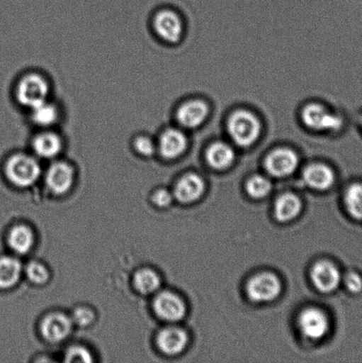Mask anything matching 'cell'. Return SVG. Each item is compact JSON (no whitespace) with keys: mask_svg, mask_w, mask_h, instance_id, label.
Segmentation results:
<instances>
[{"mask_svg":"<svg viewBox=\"0 0 362 363\" xmlns=\"http://www.w3.org/2000/svg\"><path fill=\"white\" fill-rule=\"evenodd\" d=\"M228 133L234 143L241 147H248L260 137L261 124L253 113L239 110L230 117Z\"/></svg>","mask_w":362,"mask_h":363,"instance_id":"6da1fadb","label":"cell"},{"mask_svg":"<svg viewBox=\"0 0 362 363\" xmlns=\"http://www.w3.org/2000/svg\"><path fill=\"white\" fill-rule=\"evenodd\" d=\"M9 179L19 187H28L38 181L41 174L40 165L34 157L18 154L9 160L6 166Z\"/></svg>","mask_w":362,"mask_h":363,"instance_id":"7a4b0ae2","label":"cell"},{"mask_svg":"<svg viewBox=\"0 0 362 363\" xmlns=\"http://www.w3.org/2000/svg\"><path fill=\"white\" fill-rule=\"evenodd\" d=\"M49 84L45 78L37 74H30L20 81L17 87V99L21 105L34 108L47 101Z\"/></svg>","mask_w":362,"mask_h":363,"instance_id":"3957f363","label":"cell"},{"mask_svg":"<svg viewBox=\"0 0 362 363\" xmlns=\"http://www.w3.org/2000/svg\"><path fill=\"white\" fill-rule=\"evenodd\" d=\"M302 121L307 128L319 131H338L342 129L343 119L319 104L307 105L302 111Z\"/></svg>","mask_w":362,"mask_h":363,"instance_id":"277c9868","label":"cell"},{"mask_svg":"<svg viewBox=\"0 0 362 363\" xmlns=\"http://www.w3.org/2000/svg\"><path fill=\"white\" fill-rule=\"evenodd\" d=\"M281 291L278 277L271 273H261L250 280L247 286L248 296L254 301H273Z\"/></svg>","mask_w":362,"mask_h":363,"instance_id":"5b68a950","label":"cell"},{"mask_svg":"<svg viewBox=\"0 0 362 363\" xmlns=\"http://www.w3.org/2000/svg\"><path fill=\"white\" fill-rule=\"evenodd\" d=\"M299 158L295 152L287 148H279L269 154L265 167L272 176L283 177L290 175L297 169Z\"/></svg>","mask_w":362,"mask_h":363,"instance_id":"8992f818","label":"cell"},{"mask_svg":"<svg viewBox=\"0 0 362 363\" xmlns=\"http://www.w3.org/2000/svg\"><path fill=\"white\" fill-rule=\"evenodd\" d=\"M156 33L163 40L168 43H176L183 34V23L180 17L170 10H162L154 18Z\"/></svg>","mask_w":362,"mask_h":363,"instance_id":"52a82bcc","label":"cell"},{"mask_svg":"<svg viewBox=\"0 0 362 363\" xmlns=\"http://www.w3.org/2000/svg\"><path fill=\"white\" fill-rule=\"evenodd\" d=\"M300 327L304 335L311 340L322 339L329 330V321L324 312L307 308L300 315Z\"/></svg>","mask_w":362,"mask_h":363,"instance_id":"ba28073f","label":"cell"},{"mask_svg":"<svg viewBox=\"0 0 362 363\" xmlns=\"http://www.w3.org/2000/svg\"><path fill=\"white\" fill-rule=\"evenodd\" d=\"M154 305L156 314L166 321H179L186 315V305L177 295L170 291L159 294Z\"/></svg>","mask_w":362,"mask_h":363,"instance_id":"9c48e42d","label":"cell"},{"mask_svg":"<svg viewBox=\"0 0 362 363\" xmlns=\"http://www.w3.org/2000/svg\"><path fill=\"white\" fill-rule=\"evenodd\" d=\"M50 190L55 194H63L72 186L74 170L66 162H58L50 167L45 177Z\"/></svg>","mask_w":362,"mask_h":363,"instance_id":"30bf717a","label":"cell"},{"mask_svg":"<svg viewBox=\"0 0 362 363\" xmlns=\"http://www.w3.org/2000/svg\"><path fill=\"white\" fill-rule=\"evenodd\" d=\"M312 280L318 290L332 293L339 286L341 276L335 265L329 262H317L312 270Z\"/></svg>","mask_w":362,"mask_h":363,"instance_id":"8fae6325","label":"cell"},{"mask_svg":"<svg viewBox=\"0 0 362 363\" xmlns=\"http://www.w3.org/2000/svg\"><path fill=\"white\" fill-rule=\"evenodd\" d=\"M157 144L158 150L162 157L176 159L186 151L187 138L183 131L171 128L161 135Z\"/></svg>","mask_w":362,"mask_h":363,"instance_id":"7c38bea8","label":"cell"},{"mask_svg":"<svg viewBox=\"0 0 362 363\" xmlns=\"http://www.w3.org/2000/svg\"><path fill=\"white\" fill-rule=\"evenodd\" d=\"M208 106L204 101H191L184 103L177 110L176 119L181 126L186 129H195L207 119Z\"/></svg>","mask_w":362,"mask_h":363,"instance_id":"4fadbf2b","label":"cell"},{"mask_svg":"<svg viewBox=\"0 0 362 363\" xmlns=\"http://www.w3.org/2000/svg\"><path fill=\"white\" fill-rule=\"evenodd\" d=\"M71 320L60 313L46 316L42 323V334L46 340L56 343L65 340L71 332Z\"/></svg>","mask_w":362,"mask_h":363,"instance_id":"5bb4252c","label":"cell"},{"mask_svg":"<svg viewBox=\"0 0 362 363\" xmlns=\"http://www.w3.org/2000/svg\"><path fill=\"white\" fill-rule=\"evenodd\" d=\"M158 346L163 353L174 355L181 353L187 344V335L183 330L169 327L159 333Z\"/></svg>","mask_w":362,"mask_h":363,"instance_id":"9a60e30c","label":"cell"},{"mask_svg":"<svg viewBox=\"0 0 362 363\" xmlns=\"http://www.w3.org/2000/svg\"><path fill=\"white\" fill-rule=\"evenodd\" d=\"M205 190L204 181L195 174H189L179 182L175 195L179 201L190 203L200 197Z\"/></svg>","mask_w":362,"mask_h":363,"instance_id":"2e32d148","label":"cell"},{"mask_svg":"<svg viewBox=\"0 0 362 363\" xmlns=\"http://www.w3.org/2000/svg\"><path fill=\"white\" fill-rule=\"evenodd\" d=\"M32 147L35 155L44 159L55 158L62 149V140L55 133H43L38 134L32 142Z\"/></svg>","mask_w":362,"mask_h":363,"instance_id":"e0dca14e","label":"cell"},{"mask_svg":"<svg viewBox=\"0 0 362 363\" xmlns=\"http://www.w3.org/2000/svg\"><path fill=\"white\" fill-rule=\"evenodd\" d=\"M303 179L310 187L317 190H326L334 183V173L328 166L312 164L303 173Z\"/></svg>","mask_w":362,"mask_h":363,"instance_id":"ac0fdd59","label":"cell"},{"mask_svg":"<svg viewBox=\"0 0 362 363\" xmlns=\"http://www.w3.org/2000/svg\"><path fill=\"white\" fill-rule=\"evenodd\" d=\"M207 161L212 168L225 169L235 161V152L225 142H215L208 149Z\"/></svg>","mask_w":362,"mask_h":363,"instance_id":"d6986e66","label":"cell"},{"mask_svg":"<svg viewBox=\"0 0 362 363\" xmlns=\"http://www.w3.org/2000/svg\"><path fill=\"white\" fill-rule=\"evenodd\" d=\"M301 203L297 196L286 194L279 197L276 203V216L280 222H288L299 215Z\"/></svg>","mask_w":362,"mask_h":363,"instance_id":"ffe728a7","label":"cell"},{"mask_svg":"<svg viewBox=\"0 0 362 363\" xmlns=\"http://www.w3.org/2000/svg\"><path fill=\"white\" fill-rule=\"evenodd\" d=\"M9 242L14 252L20 255L26 254L33 245V233L27 226H16L10 231Z\"/></svg>","mask_w":362,"mask_h":363,"instance_id":"44dd1931","label":"cell"},{"mask_svg":"<svg viewBox=\"0 0 362 363\" xmlns=\"http://www.w3.org/2000/svg\"><path fill=\"white\" fill-rule=\"evenodd\" d=\"M21 262L12 257L0 258V288L14 286L20 279Z\"/></svg>","mask_w":362,"mask_h":363,"instance_id":"7402d4cb","label":"cell"},{"mask_svg":"<svg viewBox=\"0 0 362 363\" xmlns=\"http://www.w3.org/2000/svg\"><path fill=\"white\" fill-rule=\"evenodd\" d=\"M31 118L34 123L43 128H48L57 123L59 119L58 108L55 105L46 101L32 108Z\"/></svg>","mask_w":362,"mask_h":363,"instance_id":"603a6c76","label":"cell"},{"mask_svg":"<svg viewBox=\"0 0 362 363\" xmlns=\"http://www.w3.org/2000/svg\"><path fill=\"white\" fill-rule=\"evenodd\" d=\"M134 284L140 294H150L161 286V280L154 270L144 269L140 270L135 276Z\"/></svg>","mask_w":362,"mask_h":363,"instance_id":"cb8c5ba5","label":"cell"},{"mask_svg":"<svg viewBox=\"0 0 362 363\" xmlns=\"http://www.w3.org/2000/svg\"><path fill=\"white\" fill-rule=\"evenodd\" d=\"M346 205L354 219L362 220V184L351 185L346 194Z\"/></svg>","mask_w":362,"mask_h":363,"instance_id":"d4e9b609","label":"cell"},{"mask_svg":"<svg viewBox=\"0 0 362 363\" xmlns=\"http://www.w3.org/2000/svg\"><path fill=\"white\" fill-rule=\"evenodd\" d=\"M271 182L262 176L251 177L247 183L248 194L255 199L266 197L271 192Z\"/></svg>","mask_w":362,"mask_h":363,"instance_id":"484cf974","label":"cell"},{"mask_svg":"<svg viewBox=\"0 0 362 363\" xmlns=\"http://www.w3.org/2000/svg\"><path fill=\"white\" fill-rule=\"evenodd\" d=\"M26 273L28 279L35 284H45L49 279L47 269L39 262H30V264L27 266Z\"/></svg>","mask_w":362,"mask_h":363,"instance_id":"4316f807","label":"cell"},{"mask_svg":"<svg viewBox=\"0 0 362 363\" xmlns=\"http://www.w3.org/2000/svg\"><path fill=\"white\" fill-rule=\"evenodd\" d=\"M134 147L138 154L145 156V157L152 156L157 150V145L151 138L147 136L137 137L135 140Z\"/></svg>","mask_w":362,"mask_h":363,"instance_id":"83f0119b","label":"cell"},{"mask_svg":"<svg viewBox=\"0 0 362 363\" xmlns=\"http://www.w3.org/2000/svg\"><path fill=\"white\" fill-rule=\"evenodd\" d=\"M67 362H91L92 357L86 348L81 347H72L66 353Z\"/></svg>","mask_w":362,"mask_h":363,"instance_id":"f1b7e54d","label":"cell"},{"mask_svg":"<svg viewBox=\"0 0 362 363\" xmlns=\"http://www.w3.org/2000/svg\"><path fill=\"white\" fill-rule=\"evenodd\" d=\"M94 314L91 309L86 308H77L74 313V322L81 326H87L94 322Z\"/></svg>","mask_w":362,"mask_h":363,"instance_id":"f546056e","label":"cell"},{"mask_svg":"<svg viewBox=\"0 0 362 363\" xmlns=\"http://www.w3.org/2000/svg\"><path fill=\"white\" fill-rule=\"evenodd\" d=\"M347 289L353 294H359L362 291V279L356 273H349L345 277Z\"/></svg>","mask_w":362,"mask_h":363,"instance_id":"4dcf8cb0","label":"cell"},{"mask_svg":"<svg viewBox=\"0 0 362 363\" xmlns=\"http://www.w3.org/2000/svg\"><path fill=\"white\" fill-rule=\"evenodd\" d=\"M152 201L159 206H166L172 202V196L168 191L159 190L155 192Z\"/></svg>","mask_w":362,"mask_h":363,"instance_id":"1f68e13d","label":"cell"},{"mask_svg":"<svg viewBox=\"0 0 362 363\" xmlns=\"http://www.w3.org/2000/svg\"><path fill=\"white\" fill-rule=\"evenodd\" d=\"M361 124H362V119H361Z\"/></svg>","mask_w":362,"mask_h":363,"instance_id":"d6a6232c","label":"cell"}]
</instances>
